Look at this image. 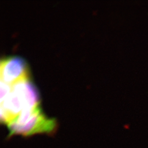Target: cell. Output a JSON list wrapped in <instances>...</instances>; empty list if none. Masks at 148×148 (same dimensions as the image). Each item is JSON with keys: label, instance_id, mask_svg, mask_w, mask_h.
I'll list each match as a JSON object with an SVG mask.
<instances>
[{"label": "cell", "instance_id": "cell-1", "mask_svg": "<svg viewBox=\"0 0 148 148\" xmlns=\"http://www.w3.org/2000/svg\"><path fill=\"white\" fill-rule=\"evenodd\" d=\"M7 126L11 134L28 136L52 131L56 127V122L46 116L39 106L23 109Z\"/></svg>", "mask_w": 148, "mask_h": 148}, {"label": "cell", "instance_id": "cell-2", "mask_svg": "<svg viewBox=\"0 0 148 148\" xmlns=\"http://www.w3.org/2000/svg\"><path fill=\"white\" fill-rule=\"evenodd\" d=\"M0 71L1 81L10 85L29 76L27 63L18 57L2 59Z\"/></svg>", "mask_w": 148, "mask_h": 148}]
</instances>
